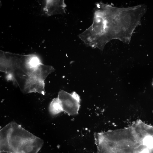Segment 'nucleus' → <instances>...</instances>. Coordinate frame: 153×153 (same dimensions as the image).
<instances>
[{"instance_id":"2","label":"nucleus","mask_w":153,"mask_h":153,"mask_svg":"<svg viewBox=\"0 0 153 153\" xmlns=\"http://www.w3.org/2000/svg\"><path fill=\"white\" fill-rule=\"evenodd\" d=\"M0 151L8 153H38L43 141L15 122L1 129Z\"/></svg>"},{"instance_id":"5","label":"nucleus","mask_w":153,"mask_h":153,"mask_svg":"<svg viewBox=\"0 0 153 153\" xmlns=\"http://www.w3.org/2000/svg\"><path fill=\"white\" fill-rule=\"evenodd\" d=\"M66 7L63 0H46L44 10L47 15L50 16L64 13Z\"/></svg>"},{"instance_id":"7","label":"nucleus","mask_w":153,"mask_h":153,"mask_svg":"<svg viewBox=\"0 0 153 153\" xmlns=\"http://www.w3.org/2000/svg\"><path fill=\"white\" fill-rule=\"evenodd\" d=\"M143 141L145 145L149 148H153V137H147L144 139Z\"/></svg>"},{"instance_id":"6","label":"nucleus","mask_w":153,"mask_h":153,"mask_svg":"<svg viewBox=\"0 0 153 153\" xmlns=\"http://www.w3.org/2000/svg\"><path fill=\"white\" fill-rule=\"evenodd\" d=\"M50 113L56 115L63 111L60 102L57 97L53 99L50 102L49 107Z\"/></svg>"},{"instance_id":"4","label":"nucleus","mask_w":153,"mask_h":153,"mask_svg":"<svg viewBox=\"0 0 153 153\" xmlns=\"http://www.w3.org/2000/svg\"><path fill=\"white\" fill-rule=\"evenodd\" d=\"M44 81L35 76L30 75L26 80L22 90L26 93L37 92L44 95L45 93Z\"/></svg>"},{"instance_id":"3","label":"nucleus","mask_w":153,"mask_h":153,"mask_svg":"<svg viewBox=\"0 0 153 153\" xmlns=\"http://www.w3.org/2000/svg\"><path fill=\"white\" fill-rule=\"evenodd\" d=\"M58 98L60 100L63 111L70 116L77 114L80 107V99L75 92L69 93L61 90L58 93Z\"/></svg>"},{"instance_id":"1","label":"nucleus","mask_w":153,"mask_h":153,"mask_svg":"<svg viewBox=\"0 0 153 153\" xmlns=\"http://www.w3.org/2000/svg\"><path fill=\"white\" fill-rule=\"evenodd\" d=\"M93 22L79 37L87 45L103 50L106 44L118 39L122 24L113 7L101 3L96 5Z\"/></svg>"},{"instance_id":"8","label":"nucleus","mask_w":153,"mask_h":153,"mask_svg":"<svg viewBox=\"0 0 153 153\" xmlns=\"http://www.w3.org/2000/svg\"><path fill=\"white\" fill-rule=\"evenodd\" d=\"M140 153H150V151L148 149L145 148L141 150Z\"/></svg>"},{"instance_id":"9","label":"nucleus","mask_w":153,"mask_h":153,"mask_svg":"<svg viewBox=\"0 0 153 153\" xmlns=\"http://www.w3.org/2000/svg\"></svg>"}]
</instances>
